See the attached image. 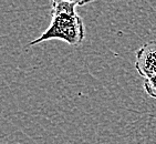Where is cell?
Returning a JSON list of instances; mask_svg holds the SVG:
<instances>
[{"instance_id":"1","label":"cell","mask_w":156,"mask_h":144,"mask_svg":"<svg viewBox=\"0 0 156 144\" xmlns=\"http://www.w3.org/2000/svg\"><path fill=\"white\" fill-rule=\"evenodd\" d=\"M87 3L83 1H53L50 26L41 36L29 42L28 45H36L53 39L62 40L74 47L80 45L85 37V29L76 8Z\"/></svg>"},{"instance_id":"2","label":"cell","mask_w":156,"mask_h":144,"mask_svg":"<svg viewBox=\"0 0 156 144\" xmlns=\"http://www.w3.org/2000/svg\"><path fill=\"white\" fill-rule=\"evenodd\" d=\"M135 69L145 80L156 74V41L147 42L136 51Z\"/></svg>"},{"instance_id":"3","label":"cell","mask_w":156,"mask_h":144,"mask_svg":"<svg viewBox=\"0 0 156 144\" xmlns=\"http://www.w3.org/2000/svg\"><path fill=\"white\" fill-rule=\"evenodd\" d=\"M143 87H144V90L147 93V95H150L153 99H156V74L151 77L150 79L144 80Z\"/></svg>"}]
</instances>
